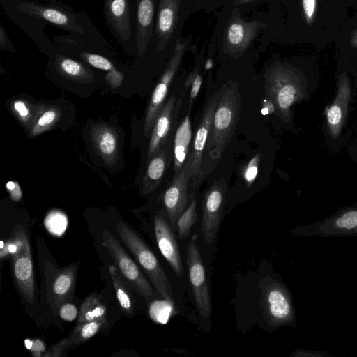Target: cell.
I'll return each instance as SVG.
<instances>
[{
    "instance_id": "6da1fadb",
    "label": "cell",
    "mask_w": 357,
    "mask_h": 357,
    "mask_svg": "<svg viewBox=\"0 0 357 357\" xmlns=\"http://www.w3.org/2000/svg\"><path fill=\"white\" fill-rule=\"evenodd\" d=\"M238 84L230 82L219 91L217 105L204 153L215 164L227 148L236 130L241 110ZM203 156V157H204Z\"/></svg>"
},
{
    "instance_id": "7a4b0ae2",
    "label": "cell",
    "mask_w": 357,
    "mask_h": 357,
    "mask_svg": "<svg viewBox=\"0 0 357 357\" xmlns=\"http://www.w3.org/2000/svg\"><path fill=\"white\" fill-rule=\"evenodd\" d=\"M116 229L119 236L143 268L155 289L161 297L173 303L170 282L153 252L130 227L119 222Z\"/></svg>"
},
{
    "instance_id": "3957f363",
    "label": "cell",
    "mask_w": 357,
    "mask_h": 357,
    "mask_svg": "<svg viewBox=\"0 0 357 357\" xmlns=\"http://www.w3.org/2000/svg\"><path fill=\"white\" fill-rule=\"evenodd\" d=\"M305 90L301 78L293 70L279 68L269 75L265 86V95L274 105L279 116L285 121L291 119V108L304 97Z\"/></svg>"
},
{
    "instance_id": "277c9868",
    "label": "cell",
    "mask_w": 357,
    "mask_h": 357,
    "mask_svg": "<svg viewBox=\"0 0 357 357\" xmlns=\"http://www.w3.org/2000/svg\"><path fill=\"white\" fill-rule=\"evenodd\" d=\"M264 316L271 328L282 326L296 327V310L291 294L279 280L271 279L261 291Z\"/></svg>"
},
{
    "instance_id": "5b68a950",
    "label": "cell",
    "mask_w": 357,
    "mask_h": 357,
    "mask_svg": "<svg viewBox=\"0 0 357 357\" xmlns=\"http://www.w3.org/2000/svg\"><path fill=\"white\" fill-rule=\"evenodd\" d=\"M290 234L322 238L357 236V205L341 208L319 221L296 227Z\"/></svg>"
},
{
    "instance_id": "8992f818",
    "label": "cell",
    "mask_w": 357,
    "mask_h": 357,
    "mask_svg": "<svg viewBox=\"0 0 357 357\" xmlns=\"http://www.w3.org/2000/svg\"><path fill=\"white\" fill-rule=\"evenodd\" d=\"M102 236L103 246L108 251L126 282L146 302L153 301L156 295L154 289L119 241L107 230L103 231Z\"/></svg>"
},
{
    "instance_id": "52a82bcc",
    "label": "cell",
    "mask_w": 357,
    "mask_h": 357,
    "mask_svg": "<svg viewBox=\"0 0 357 357\" xmlns=\"http://www.w3.org/2000/svg\"><path fill=\"white\" fill-rule=\"evenodd\" d=\"M13 239L16 250L13 253V273L17 287L29 303L35 301V283L33 259L26 233L24 228H17Z\"/></svg>"
},
{
    "instance_id": "ba28073f",
    "label": "cell",
    "mask_w": 357,
    "mask_h": 357,
    "mask_svg": "<svg viewBox=\"0 0 357 357\" xmlns=\"http://www.w3.org/2000/svg\"><path fill=\"white\" fill-rule=\"evenodd\" d=\"M196 239L197 236H192L186 248L189 280L198 311L203 318L208 319L211 314V296L204 266Z\"/></svg>"
},
{
    "instance_id": "9c48e42d",
    "label": "cell",
    "mask_w": 357,
    "mask_h": 357,
    "mask_svg": "<svg viewBox=\"0 0 357 357\" xmlns=\"http://www.w3.org/2000/svg\"><path fill=\"white\" fill-rule=\"evenodd\" d=\"M219 92L214 93L209 98L208 103L202 115L196 134L193 140L192 149L189 155L190 162V187L192 192L199 188L204 178L202 169V160L210 133L215 109L217 105Z\"/></svg>"
},
{
    "instance_id": "30bf717a",
    "label": "cell",
    "mask_w": 357,
    "mask_h": 357,
    "mask_svg": "<svg viewBox=\"0 0 357 357\" xmlns=\"http://www.w3.org/2000/svg\"><path fill=\"white\" fill-rule=\"evenodd\" d=\"M190 162L188 155L186 162L163 195L164 205L171 224L174 227L177 220L185 211L195 195L190 187Z\"/></svg>"
},
{
    "instance_id": "8fae6325",
    "label": "cell",
    "mask_w": 357,
    "mask_h": 357,
    "mask_svg": "<svg viewBox=\"0 0 357 357\" xmlns=\"http://www.w3.org/2000/svg\"><path fill=\"white\" fill-rule=\"evenodd\" d=\"M227 191V184L224 178L214 181L206 192L202 204V232L204 241L211 243L217 234L223 211Z\"/></svg>"
},
{
    "instance_id": "7c38bea8",
    "label": "cell",
    "mask_w": 357,
    "mask_h": 357,
    "mask_svg": "<svg viewBox=\"0 0 357 357\" xmlns=\"http://www.w3.org/2000/svg\"><path fill=\"white\" fill-rule=\"evenodd\" d=\"M15 7L29 16L45 20L59 27L79 33L84 32L73 15L59 8L24 0L19 1Z\"/></svg>"
},
{
    "instance_id": "4fadbf2b",
    "label": "cell",
    "mask_w": 357,
    "mask_h": 357,
    "mask_svg": "<svg viewBox=\"0 0 357 357\" xmlns=\"http://www.w3.org/2000/svg\"><path fill=\"white\" fill-rule=\"evenodd\" d=\"M350 98L349 80L347 74L343 73L338 77L337 94L326 113L328 134L334 139H337L341 132L347 116Z\"/></svg>"
},
{
    "instance_id": "5bb4252c",
    "label": "cell",
    "mask_w": 357,
    "mask_h": 357,
    "mask_svg": "<svg viewBox=\"0 0 357 357\" xmlns=\"http://www.w3.org/2000/svg\"><path fill=\"white\" fill-rule=\"evenodd\" d=\"M154 230L158 248L175 274L181 278L183 268L178 245L170 226L160 214L154 218Z\"/></svg>"
},
{
    "instance_id": "9a60e30c",
    "label": "cell",
    "mask_w": 357,
    "mask_h": 357,
    "mask_svg": "<svg viewBox=\"0 0 357 357\" xmlns=\"http://www.w3.org/2000/svg\"><path fill=\"white\" fill-rule=\"evenodd\" d=\"M90 139L96 153L108 166L114 165L119 158V140L116 130L103 123L91 125Z\"/></svg>"
},
{
    "instance_id": "2e32d148",
    "label": "cell",
    "mask_w": 357,
    "mask_h": 357,
    "mask_svg": "<svg viewBox=\"0 0 357 357\" xmlns=\"http://www.w3.org/2000/svg\"><path fill=\"white\" fill-rule=\"evenodd\" d=\"M179 61L180 54H177L172 58L153 91L146 109L144 124V132L146 136L151 135L155 117L165 104L169 87L177 70Z\"/></svg>"
},
{
    "instance_id": "e0dca14e",
    "label": "cell",
    "mask_w": 357,
    "mask_h": 357,
    "mask_svg": "<svg viewBox=\"0 0 357 357\" xmlns=\"http://www.w3.org/2000/svg\"><path fill=\"white\" fill-rule=\"evenodd\" d=\"M177 100L175 95L165 102L154 121L149 144L147 160L162 148L171 128Z\"/></svg>"
},
{
    "instance_id": "ac0fdd59",
    "label": "cell",
    "mask_w": 357,
    "mask_h": 357,
    "mask_svg": "<svg viewBox=\"0 0 357 357\" xmlns=\"http://www.w3.org/2000/svg\"><path fill=\"white\" fill-rule=\"evenodd\" d=\"M105 13L116 33L128 39L131 31L129 0H105Z\"/></svg>"
},
{
    "instance_id": "d6986e66",
    "label": "cell",
    "mask_w": 357,
    "mask_h": 357,
    "mask_svg": "<svg viewBox=\"0 0 357 357\" xmlns=\"http://www.w3.org/2000/svg\"><path fill=\"white\" fill-rule=\"evenodd\" d=\"M188 114L178 127L174 142V170L176 176L185 165L192 140L191 123Z\"/></svg>"
},
{
    "instance_id": "ffe728a7",
    "label": "cell",
    "mask_w": 357,
    "mask_h": 357,
    "mask_svg": "<svg viewBox=\"0 0 357 357\" xmlns=\"http://www.w3.org/2000/svg\"><path fill=\"white\" fill-rule=\"evenodd\" d=\"M167 165V154L163 148L159 149L149 160L143 177L142 190L149 194L159 185Z\"/></svg>"
},
{
    "instance_id": "44dd1931",
    "label": "cell",
    "mask_w": 357,
    "mask_h": 357,
    "mask_svg": "<svg viewBox=\"0 0 357 357\" xmlns=\"http://www.w3.org/2000/svg\"><path fill=\"white\" fill-rule=\"evenodd\" d=\"M153 16V0H137V47L140 54L148 42Z\"/></svg>"
},
{
    "instance_id": "7402d4cb",
    "label": "cell",
    "mask_w": 357,
    "mask_h": 357,
    "mask_svg": "<svg viewBox=\"0 0 357 357\" xmlns=\"http://www.w3.org/2000/svg\"><path fill=\"white\" fill-rule=\"evenodd\" d=\"M56 66L60 74L71 80L79 82H89L93 79L91 71L81 63L72 59L57 56Z\"/></svg>"
},
{
    "instance_id": "603a6c76",
    "label": "cell",
    "mask_w": 357,
    "mask_h": 357,
    "mask_svg": "<svg viewBox=\"0 0 357 357\" xmlns=\"http://www.w3.org/2000/svg\"><path fill=\"white\" fill-rule=\"evenodd\" d=\"M109 272L112 280L116 298L122 310L128 314L133 312V298L129 290L127 283L122 279L117 268L114 265H109Z\"/></svg>"
},
{
    "instance_id": "cb8c5ba5",
    "label": "cell",
    "mask_w": 357,
    "mask_h": 357,
    "mask_svg": "<svg viewBox=\"0 0 357 357\" xmlns=\"http://www.w3.org/2000/svg\"><path fill=\"white\" fill-rule=\"evenodd\" d=\"M107 310L96 296L87 297L82 303L77 324L105 318Z\"/></svg>"
},
{
    "instance_id": "d4e9b609",
    "label": "cell",
    "mask_w": 357,
    "mask_h": 357,
    "mask_svg": "<svg viewBox=\"0 0 357 357\" xmlns=\"http://www.w3.org/2000/svg\"><path fill=\"white\" fill-rule=\"evenodd\" d=\"M60 110L54 107H47L42 110L34 121L31 130V135L36 136L51 128L59 120Z\"/></svg>"
},
{
    "instance_id": "484cf974",
    "label": "cell",
    "mask_w": 357,
    "mask_h": 357,
    "mask_svg": "<svg viewBox=\"0 0 357 357\" xmlns=\"http://www.w3.org/2000/svg\"><path fill=\"white\" fill-rule=\"evenodd\" d=\"M196 218L197 201L194 195L190 204L176 222V226L179 239H183L190 235L191 228L194 225Z\"/></svg>"
},
{
    "instance_id": "4316f807",
    "label": "cell",
    "mask_w": 357,
    "mask_h": 357,
    "mask_svg": "<svg viewBox=\"0 0 357 357\" xmlns=\"http://www.w3.org/2000/svg\"><path fill=\"white\" fill-rule=\"evenodd\" d=\"M105 321L106 318H104L77 324L73 335L70 336L73 343H80L93 337Z\"/></svg>"
},
{
    "instance_id": "83f0119b",
    "label": "cell",
    "mask_w": 357,
    "mask_h": 357,
    "mask_svg": "<svg viewBox=\"0 0 357 357\" xmlns=\"http://www.w3.org/2000/svg\"><path fill=\"white\" fill-rule=\"evenodd\" d=\"M74 276L72 270H66L60 273L54 280L53 291L54 294L62 298L71 290L73 284Z\"/></svg>"
},
{
    "instance_id": "f1b7e54d",
    "label": "cell",
    "mask_w": 357,
    "mask_h": 357,
    "mask_svg": "<svg viewBox=\"0 0 357 357\" xmlns=\"http://www.w3.org/2000/svg\"><path fill=\"white\" fill-rule=\"evenodd\" d=\"M66 215L59 211H52L45 218V225L50 233L55 236H61L67 227Z\"/></svg>"
},
{
    "instance_id": "f546056e",
    "label": "cell",
    "mask_w": 357,
    "mask_h": 357,
    "mask_svg": "<svg viewBox=\"0 0 357 357\" xmlns=\"http://www.w3.org/2000/svg\"><path fill=\"white\" fill-rule=\"evenodd\" d=\"M171 303H173L165 299L164 301H153L149 307V314L151 319L158 323H165L171 312Z\"/></svg>"
},
{
    "instance_id": "4dcf8cb0",
    "label": "cell",
    "mask_w": 357,
    "mask_h": 357,
    "mask_svg": "<svg viewBox=\"0 0 357 357\" xmlns=\"http://www.w3.org/2000/svg\"><path fill=\"white\" fill-rule=\"evenodd\" d=\"M80 56L94 68L107 71H111L115 69L113 63L109 59L102 56L84 52L81 53Z\"/></svg>"
},
{
    "instance_id": "1f68e13d",
    "label": "cell",
    "mask_w": 357,
    "mask_h": 357,
    "mask_svg": "<svg viewBox=\"0 0 357 357\" xmlns=\"http://www.w3.org/2000/svg\"><path fill=\"white\" fill-rule=\"evenodd\" d=\"M174 14L172 10L169 7H162L158 15V27L160 33L168 32L173 23Z\"/></svg>"
},
{
    "instance_id": "d6a6232c",
    "label": "cell",
    "mask_w": 357,
    "mask_h": 357,
    "mask_svg": "<svg viewBox=\"0 0 357 357\" xmlns=\"http://www.w3.org/2000/svg\"><path fill=\"white\" fill-rule=\"evenodd\" d=\"M260 160V154H256L250 160L245 169L243 176L248 187L252 185L257 176Z\"/></svg>"
},
{
    "instance_id": "836d02e7",
    "label": "cell",
    "mask_w": 357,
    "mask_h": 357,
    "mask_svg": "<svg viewBox=\"0 0 357 357\" xmlns=\"http://www.w3.org/2000/svg\"><path fill=\"white\" fill-rule=\"evenodd\" d=\"M302 8L305 20L310 26L316 16L317 0H302Z\"/></svg>"
},
{
    "instance_id": "e575fe53",
    "label": "cell",
    "mask_w": 357,
    "mask_h": 357,
    "mask_svg": "<svg viewBox=\"0 0 357 357\" xmlns=\"http://www.w3.org/2000/svg\"><path fill=\"white\" fill-rule=\"evenodd\" d=\"M25 346L36 357H40L45 351V344L40 339H26Z\"/></svg>"
},
{
    "instance_id": "d590c367",
    "label": "cell",
    "mask_w": 357,
    "mask_h": 357,
    "mask_svg": "<svg viewBox=\"0 0 357 357\" xmlns=\"http://www.w3.org/2000/svg\"><path fill=\"white\" fill-rule=\"evenodd\" d=\"M59 315L63 320L72 321L77 318L78 310L75 305L65 303L60 307Z\"/></svg>"
},
{
    "instance_id": "8d00e7d4",
    "label": "cell",
    "mask_w": 357,
    "mask_h": 357,
    "mask_svg": "<svg viewBox=\"0 0 357 357\" xmlns=\"http://www.w3.org/2000/svg\"><path fill=\"white\" fill-rule=\"evenodd\" d=\"M71 344H73V340L71 337L69 336L54 345L50 351H47V353L44 354V356H59L61 352Z\"/></svg>"
},
{
    "instance_id": "74e56055",
    "label": "cell",
    "mask_w": 357,
    "mask_h": 357,
    "mask_svg": "<svg viewBox=\"0 0 357 357\" xmlns=\"http://www.w3.org/2000/svg\"><path fill=\"white\" fill-rule=\"evenodd\" d=\"M243 38V26L238 24H233L228 32V38L229 42L233 45L239 44Z\"/></svg>"
},
{
    "instance_id": "f35d334b",
    "label": "cell",
    "mask_w": 357,
    "mask_h": 357,
    "mask_svg": "<svg viewBox=\"0 0 357 357\" xmlns=\"http://www.w3.org/2000/svg\"><path fill=\"white\" fill-rule=\"evenodd\" d=\"M294 357H334L333 355L322 351L297 349L291 354Z\"/></svg>"
},
{
    "instance_id": "ab89813d",
    "label": "cell",
    "mask_w": 357,
    "mask_h": 357,
    "mask_svg": "<svg viewBox=\"0 0 357 357\" xmlns=\"http://www.w3.org/2000/svg\"><path fill=\"white\" fill-rule=\"evenodd\" d=\"M6 187L12 200L18 202L22 199V192L17 182L10 181L6 183Z\"/></svg>"
},
{
    "instance_id": "60d3db41",
    "label": "cell",
    "mask_w": 357,
    "mask_h": 357,
    "mask_svg": "<svg viewBox=\"0 0 357 357\" xmlns=\"http://www.w3.org/2000/svg\"><path fill=\"white\" fill-rule=\"evenodd\" d=\"M202 77L199 75H197L192 81V87H191V90H190L188 114H190V112L192 105L194 102V100L196 98L197 96L199 93V91L200 90V87L202 85Z\"/></svg>"
},
{
    "instance_id": "b9f144b4",
    "label": "cell",
    "mask_w": 357,
    "mask_h": 357,
    "mask_svg": "<svg viewBox=\"0 0 357 357\" xmlns=\"http://www.w3.org/2000/svg\"><path fill=\"white\" fill-rule=\"evenodd\" d=\"M123 79V75L116 69L109 71L106 75L107 82L113 88L119 86L121 84Z\"/></svg>"
},
{
    "instance_id": "7bdbcfd3",
    "label": "cell",
    "mask_w": 357,
    "mask_h": 357,
    "mask_svg": "<svg viewBox=\"0 0 357 357\" xmlns=\"http://www.w3.org/2000/svg\"><path fill=\"white\" fill-rule=\"evenodd\" d=\"M15 111L23 121H27L29 116V110L26 103L22 100H16L13 103Z\"/></svg>"
},
{
    "instance_id": "ee69618b",
    "label": "cell",
    "mask_w": 357,
    "mask_h": 357,
    "mask_svg": "<svg viewBox=\"0 0 357 357\" xmlns=\"http://www.w3.org/2000/svg\"><path fill=\"white\" fill-rule=\"evenodd\" d=\"M0 46L2 49L15 50L6 30L2 26H0Z\"/></svg>"
},
{
    "instance_id": "f6af8a7d",
    "label": "cell",
    "mask_w": 357,
    "mask_h": 357,
    "mask_svg": "<svg viewBox=\"0 0 357 357\" xmlns=\"http://www.w3.org/2000/svg\"><path fill=\"white\" fill-rule=\"evenodd\" d=\"M350 44L351 47L355 49H357V29H355L352 33L350 38Z\"/></svg>"
}]
</instances>
